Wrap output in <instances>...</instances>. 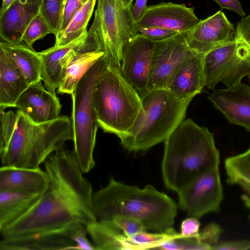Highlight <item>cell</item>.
I'll return each instance as SVG.
<instances>
[{"instance_id":"1","label":"cell","mask_w":250,"mask_h":250,"mask_svg":"<svg viewBox=\"0 0 250 250\" xmlns=\"http://www.w3.org/2000/svg\"><path fill=\"white\" fill-rule=\"evenodd\" d=\"M48 185L36 204L18 220L0 230L2 238L96 222L92 187L83 176L73 150L64 146L44 162Z\"/></svg>"},{"instance_id":"2","label":"cell","mask_w":250,"mask_h":250,"mask_svg":"<svg viewBox=\"0 0 250 250\" xmlns=\"http://www.w3.org/2000/svg\"><path fill=\"white\" fill-rule=\"evenodd\" d=\"M93 211L96 221L105 222L116 214L141 221L147 230L163 232L171 228L177 205L150 185L144 188L127 185L110 177L108 184L93 192Z\"/></svg>"},{"instance_id":"3","label":"cell","mask_w":250,"mask_h":250,"mask_svg":"<svg viewBox=\"0 0 250 250\" xmlns=\"http://www.w3.org/2000/svg\"><path fill=\"white\" fill-rule=\"evenodd\" d=\"M164 143L163 181L177 193L201 173L219 165L213 133L191 119L184 120Z\"/></svg>"},{"instance_id":"4","label":"cell","mask_w":250,"mask_h":250,"mask_svg":"<svg viewBox=\"0 0 250 250\" xmlns=\"http://www.w3.org/2000/svg\"><path fill=\"white\" fill-rule=\"evenodd\" d=\"M8 144L0 152L4 166L39 168L48 157L73 140L71 117L60 116L54 120L36 123L20 110Z\"/></svg>"},{"instance_id":"5","label":"cell","mask_w":250,"mask_h":250,"mask_svg":"<svg viewBox=\"0 0 250 250\" xmlns=\"http://www.w3.org/2000/svg\"><path fill=\"white\" fill-rule=\"evenodd\" d=\"M140 95L138 115L127 133L120 138L129 152L146 151L165 142L184 120L193 98H178L166 89L148 90Z\"/></svg>"},{"instance_id":"6","label":"cell","mask_w":250,"mask_h":250,"mask_svg":"<svg viewBox=\"0 0 250 250\" xmlns=\"http://www.w3.org/2000/svg\"><path fill=\"white\" fill-rule=\"evenodd\" d=\"M93 101L99 126L119 138L127 133L141 106L139 92L121 69L107 65L95 84Z\"/></svg>"},{"instance_id":"7","label":"cell","mask_w":250,"mask_h":250,"mask_svg":"<svg viewBox=\"0 0 250 250\" xmlns=\"http://www.w3.org/2000/svg\"><path fill=\"white\" fill-rule=\"evenodd\" d=\"M104 55L78 82L71 94L74 152L83 173L92 170L95 163L93 151L99 125L93 101V91L98 78L106 68Z\"/></svg>"},{"instance_id":"8","label":"cell","mask_w":250,"mask_h":250,"mask_svg":"<svg viewBox=\"0 0 250 250\" xmlns=\"http://www.w3.org/2000/svg\"><path fill=\"white\" fill-rule=\"evenodd\" d=\"M88 38L104 52L107 65L121 69L124 46L138 33L131 7L122 0H97Z\"/></svg>"},{"instance_id":"9","label":"cell","mask_w":250,"mask_h":250,"mask_svg":"<svg viewBox=\"0 0 250 250\" xmlns=\"http://www.w3.org/2000/svg\"><path fill=\"white\" fill-rule=\"evenodd\" d=\"M203 62L205 86L214 90L222 82L232 87L250 75V47L237 39L205 54Z\"/></svg>"},{"instance_id":"10","label":"cell","mask_w":250,"mask_h":250,"mask_svg":"<svg viewBox=\"0 0 250 250\" xmlns=\"http://www.w3.org/2000/svg\"><path fill=\"white\" fill-rule=\"evenodd\" d=\"M177 193L179 207L190 217L218 211L223 198L219 166L201 173Z\"/></svg>"},{"instance_id":"11","label":"cell","mask_w":250,"mask_h":250,"mask_svg":"<svg viewBox=\"0 0 250 250\" xmlns=\"http://www.w3.org/2000/svg\"><path fill=\"white\" fill-rule=\"evenodd\" d=\"M186 33H178L155 42L148 90L166 89L167 82L180 64L195 52L188 45Z\"/></svg>"},{"instance_id":"12","label":"cell","mask_w":250,"mask_h":250,"mask_svg":"<svg viewBox=\"0 0 250 250\" xmlns=\"http://www.w3.org/2000/svg\"><path fill=\"white\" fill-rule=\"evenodd\" d=\"M155 42L138 33L124 47L121 70L139 94L147 90Z\"/></svg>"},{"instance_id":"13","label":"cell","mask_w":250,"mask_h":250,"mask_svg":"<svg viewBox=\"0 0 250 250\" xmlns=\"http://www.w3.org/2000/svg\"><path fill=\"white\" fill-rule=\"evenodd\" d=\"M87 227L77 225L55 229L2 238L0 250H76V238Z\"/></svg>"},{"instance_id":"14","label":"cell","mask_w":250,"mask_h":250,"mask_svg":"<svg viewBox=\"0 0 250 250\" xmlns=\"http://www.w3.org/2000/svg\"><path fill=\"white\" fill-rule=\"evenodd\" d=\"M185 39L192 50L205 55L236 40V29L220 10L200 21L194 28L185 33Z\"/></svg>"},{"instance_id":"15","label":"cell","mask_w":250,"mask_h":250,"mask_svg":"<svg viewBox=\"0 0 250 250\" xmlns=\"http://www.w3.org/2000/svg\"><path fill=\"white\" fill-rule=\"evenodd\" d=\"M200 20L194 8L185 4L162 2L147 6L137 26L158 27L178 33H186L194 28Z\"/></svg>"},{"instance_id":"16","label":"cell","mask_w":250,"mask_h":250,"mask_svg":"<svg viewBox=\"0 0 250 250\" xmlns=\"http://www.w3.org/2000/svg\"><path fill=\"white\" fill-rule=\"evenodd\" d=\"M95 50L101 49L89 39L86 31L67 44L54 45L38 52L42 62L41 79L45 88L50 92H55L60 85L62 67L73 52Z\"/></svg>"},{"instance_id":"17","label":"cell","mask_w":250,"mask_h":250,"mask_svg":"<svg viewBox=\"0 0 250 250\" xmlns=\"http://www.w3.org/2000/svg\"><path fill=\"white\" fill-rule=\"evenodd\" d=\"M14 107L33 122L42 123L59 118L62 105L56 92L45 88L41 81L29 85L16 101Z\"/></svg>"},{"instance_id":"18","label":"cell","mask_w":250,"mask_h":250,"mask_svg":"<svg viewBox=\"0 0 250 250\" xmlns=\"http://www.w3.org/2000/svg\"><path fill=\"white\" fill-rule=\"evenodd\" d=\"M214 106L230 124L250 131V86L244 83L214 90L208 96Z\"/></svg>"},{"instance_id":"19","label":"cell","mask_w":250,"mask_h":250,"mask_svg":"<svg viewBox=\"0 0 250 250\" xmlns=\"http://www.w3.org/2000/svg\"><path fill=\"white\" fill-rule=\"evenodd\" d=\"M42 0H16L0 16L1 41L17 45L32 21L40 13Z\"/></svg>"},{"instance_id":"20","label":"cell","mask_w":250,"mask_h":250,"mask_svg":"<svg viewBox=\"0 0 250 250\" xmlns=\"http://www.w3.org/2000/svg\"><path fill=\"white\" fill-rule=\"evenodd\" d=\"M204 54L195 52L186 58L169 79L166 89L180 99L193 98L205 86Z\"/></svg>"},{"instance_id":"21","label":"cell","mask_w":250,"mask_h":250,"mask_svg":"<svg viewBox=\"0 0 250 250\" xmlns=\"http://www.w3.org/2000/svg\"><path fill=\"white\" fill-rule=\"evenodd\" d=\"M48 181L46 171L40 167L3 166L0 168V191L42 193Z\"/></svg>"},{"instance_id":"22","label":"cell","mask_w":250,"mask_h":250,"mask_svg":"<svg viewBox=\"0 0 250 250\" xmlns=\"http://www.w3.org/2000/svg\"><path fill=\"white\" fill-rule=\"evenodd\" d=\"M30 84L8 52L0 46V111L14 107Z\"/></svg>"},{"instance_id":"23","label":"cell","mask_w":250,"mask_h":250,"mask_svg":"<svg viewBox=\"0 0 250 250\" xmlns=\"http://www.w3.org/2000/svg\"><path fill=\"white\" fill-rule=\"evenodd\" d=\"M104 54L101 50L73 52L62 67L58 93L71 94L82 78Z\"/></svg>"},{"instance_id":"24","label":"cell","mask_w":250,"mask_h":250,"mask_svg":"<svg viewBox=\"0 0 250 250\" xmlns=\"http://www.w3.org/2000/svg\"><path fill=\"white\" fill-rule=\"evenodd\" d=\"M42 194L0 191V230L27 212L38 201Z\"/></svg>"},{"instance_id":"25","label":"cell","mask_w":250,"mask_h":250,"mask_svg":"<svg viewBox=\"0 0 250 250\" xmlns=\"http://www.w3.org/2000/svg\"><path fill=\"white\" fill-rule=\"evenodd\" d=\"M87 230L97 250H135L131 237L115 227L96 221Z\"/></svg>"},{"instance_id":"26","label":"cell","mask_w":250,"mask_h":250,"mask_svg":"<svg viewBox=\"0 0 250 250\" xmlns=\"http://www.w3.org/2000/svg\"><path fill=\"white\" fill-rule=\"evenodd\" d=\"M0 46L8 52L30 85L42 81V62L38 52L21 43L14 45L1 41Z\"/></svg>"},{"instance_id":"27","label":"cell","mask_w":250,"mask_h":250,"mask_svg":"<svg viewBox=\"0 0 250 250\" xmlns=\"http://www.w3.org/2000/svg\"><path fill=\"white\" fill-rule=\"evenodd\" d=\"M97 0H87L74 15L65 29L56 37L55 45L67 44L85 33Z\"/></svg>"},{"instance_id":"28","label":"cell","mask_w":250,"mask_h":250,"mask_svg":"<svg viewBox=\"0 0 250 250\" xmlns=\"http://www.w3.org/2000/svg\"><path fill=\"white\" fill-rule=\"evenodd\" d=\"M228 182L242 187L250 194V146L245 152L225 161Z\"/></svg>"},{"instance_id":"29","label":"cell","mask_w":250,"mask_h":250,"mask_svg":"<svg viewBox=\"0 0 250 250\" xmlns=\"http://www.w3.org/2000/svg\"><path fill=\"white\" fill-rule=\"evenodd\" d=\"M66 0H42L40 14L56 36L60 30L63 8Z\"/></svg>"},{"instance_id":"30","label":"cell","mask_w":250,"mask_h":250,"mask_svg":"<svg viewBox=\"0 0 250 250\" xmlns=\"http://www.w3.org/2000/svg\"><path fill=\"white\" fill-rule=\"evenodd\" d=\"M49 34H54V31L40 13L26 28L22 37V41L27 47L34 50V43Z\"/></svg>"},{"instance_id":"31","label":"cell","mask_w":250,"mask_h":250,"mask_svg":"<svg viewBox=\"0 0 250 250\" xmlns=\"http://www.w3.org/2000/svg\"><path fill=\"white\" fill-rule=\"evenodd\" d=\"M101 223L121 230L128 237H131L141 231H147L145 225L141 221L125 215L116 214L109 220Z\"/></svg>"},{"instance_id":"32","label":"cell","mask_w":250,"mask_h":250,"mask_svg":"<svg viewBox=\"0 0 250 250\" xmlns=\"http://www.w3.org/2000/svg\"><path fill=\"white\" fill-rule=\"evenodd\" d=\"M156 250H210L200 241L198 236L185 237L181 235L165 241Z\"/></svg>"},{"instance_id":"33","label":"cell","mask_w":250,"mask_h":250,"mask_svg":"<svg viewBox=\"0 0 250 250\" xmlns=\"http://www.w3.org/2000/svg\"><path fill=\"white\" fill-rule=\"evenodd\" d=\"M0 152L6 147L17 118V112L12 110L0 111Z\"/></svg>"},{"instance_id":"34","label":"cell","mask_w":250,"mask_h":250,"mask_svg":"<svg viewBox=\"0 0 250 250\" xmlns=\"http://www.w3.org/2000/svg\"><path fill=\"white\" fill-rule=\"evenodd\" d=\"M136 28L138 33L155 42L165 41L178 33L174 31L158 27H141L136 25Z\"/></svg>"},{"instance_id":"35","label":"cell","mask_w":250,"mask_h":250,"mask_svg":"<svg viewBox=\"0 0 250 250\" xmlns=\"http://www.w3.org/2000/svg\"><path fill=\"white\" fill-rule=\"evenodd\" d=\"M222 229L220 226L215 223H211L207 225L203 230L199 232L198 237L200 241L208 246L210 250L219 243V239Z\"/></svg>"},{"instance_id":"36","label":"cell","mask_w":250,"mask_h":250,"mask_svg":"<svg viewBox=\"0 0 250 250\" xmlns=\"http://www.w3.org/2000/svg\"><path fill=\"white\" fill-rule=\"evenodd\" d=\"M86 0H66L63 10L60 30L57 36L60 34L65 29L74 15Z\"/></svg>"},{"instance_id":"37","label":"cell","mask_w":250,"mask_h":250,"mask_svg":"<svg viewBox=\"0 0 250 250\" xmlns=\"http://www.w3.org/2000/svg\"><path fill=\"white\" fill-rule=\"evenodd\" d=\"M200 223L198 218L190 217L181 223L180 234L183 237H198L199 234Z\"/></svg>"},{"instance_id":"38","label":"cell","mask_w":250,"mask_h":250,"mask_svg":"<svg viewBox=\"0 0 250 250\" xmlns=\"http://www.w3.org/2000/svg\"><path fill=\"white\" fill-rule=\"evenodd\" d=\"M250 249V240L218 243L212 250H246Z\"/></svg>"},{"instance_id":"39","label":"cell","mask_w":250,"mask_h":250,"mask_svg":"<svg viewBox=\"0 0 250 250\" xmlns=\"http://www.w3.org/2000/svg\"><path fill=\"white\" fill-rule=\"evenodd\" d=\"M236 33L237 39L243 41L250 47V15L238 22Z\"/></svg>"},{"instance_id":"40","label":"cell","mask_w":250,"mask_h":250,"mask_svg":"<svg viewBox=\"0 0 250 250\" xmlns=\"http://www.w3.org/2000/svg\"><path fill=\"white\" fill-rule=\"evenodd\" d=\"M218 3L222 9H227L237 13L240 16L245 15L239 0H214Z\"/></svg>"},{"instance_id":"41","label":"cell","mask_w":250,"mask_h":250,"mask_svg":"<svg viewBox=\"0 0 250 250\" xmlns=\"http://www.w3.org/2000/svg\"><path fill=\"white\" fill-rule=\"evenodd\" d=\"M147 0H136L135 4L131 7L133 18L136 22L142 17L147 6Z\"/></svg>"},{"instance_id":"42","label":"cell","mask_w":250,"mask_h":250,"mask_svg":"<svg viewBox=\"0 0 250 250\" xmlns=\"http://www.w3.org/2000/svg\"><path fill=\"white\" fill-rule=\"evenodd\" d=\"M16 0H2L0 9V16Z\"/></svg>"},{"instance_id":"43","label":"cell","mask_w":250,"mask_h":250,"mask_svg":"<svg viewBox=\"0 0 250 250\" xmlns=\"http://www.w3.org/2000/svg\"><path fill=\"white\" fill-rule=\"evenodd\" d=\"M242 199L244 202L246 206L249 208L250 211V194H249V195H243L242 196Z\"/></svg>"},{"instance_id":"44","label":"cell","mask_w":250,"mask_h":250,"mask_svg":"<svg viewBox=\"0 0 250 250\" xmlns=\"http://www.w3.org/2000/svg\"><path fill=\"white\" fill-rule=\"evenodd\" d=\"M125 6L126 7H130L132 6L133 0H122Z\"/></svg>"},{"instance_id":"45","label":"cell","mask_w":250,"mask_h":250,"mask_svg":"<svg viewBox=\"0 0 250 250\" xmlns=\"http://www.w3.org/2000/svg\"><path fill=\"white\" fill-rule=\"evenodd\" d=\"M249 79H250V75H249Z\"/></svg>"}]
</instances>
